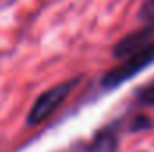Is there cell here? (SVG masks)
<instances>
[{"mask_svg":"<svg viewBox=\"0 0 154 152\" xmlns=\"http://www.w3.org/2000/svg\"><path fill=\"white\" fill-rule=\"evenodd\" d=\"M79 81H81V77H72V79L57 82V84L50 86L48 90H45L43 93H39L38 97H36V100H34V104L31 106L29 113H27L25 123L29 127H36L41 122L48 120L52 114L63 106V102L74 91V88L79 84Z\"/></svg>","mask_w":154,"mask_h":152,"instance_id":"1","label":"cell"},{"mask_svg":"<svg viewBox=\"0 0 154 152\" xmlns=\"http://www.w3.org/2000/svg\"><path fill=\"white\" fill-rule=\"evenodd\" d=\"M154 65V41L149 43L147 47L133 52L131 56L120 59V63L109 68L104 77L100 79V86L102 90L109 91V90H116L118 86H122L124 82H127L129 79L138 75L140 72H143L145 68H149Z\"/></svg>","mask_w":154,"mask_h":152,"instance_id":"2","label":"cell"},{"mask_svg":"<svg viewBox=\"0 0 154 152\" xmlns=\"http://www.w3.org/2000/svg\"><path fill=\"white\" fill-rule=\"evenodd\" d=\"M154 41V22H149L145 27L133 31L129 34H125L122 39L116 41V45L113 47V56L116 59H124L127 56H131L133 52L147 47L149 43Z\"/></svg>","mask_w":154,"mask_h":152,"instance_id":"3","label":"cell"},{"mask_svg":"<svg viewBox=\"0 0 154 152\" xmlns=\"http://www.w3.org/2000/svg\"><path fill=\"white\" fill-rule=\"evenodd\" d=\"M120 131H122V120H115L100 127L93 134V138L88 141L84 152H118Z\"/></svg>","mask_w":154,"mask_h":152,"instance_id":"4","label":"cell"},{"mask_svg":"<svg viewBox=\"0 0 154 152\" xmlns=\"http://www.w3.org/2000/svg\"><path fill=\"white\" fill-rule=\"evenodd\" d=\"M134 104L140 108H154V77L134 91Z\"/></svg>","mask_w":154,"mask_h":152,"instance_id":"5","label":"cell"},{"mask_svg":"<svg viewBox=\"0 0 154 152\" xmlns=\"http://www.w3.org/2000/svg\"><path fill=\"white\" fill-rule=\"evenodd\" d=\"M151 125H152V122H151L145 114H136V116H133V118L129 120V123H127L129 131H133V132L145 131V129H149Z\"/></svg>","mask_w":154,"mask_h":152,"instance_id":"6","label":"cell"},{"mask_svg":"<svg viewBox=\"0 0 154 152\" xmlns=\"http://www.w3.org/2000/svg\"><path fill=\"white\" fill-rule=\"evenodd\" d=\"M140 18L145 22V23H149V22H154V0H145L143 2V5L140 7Z\"/></svg>","mask_w":154,"mask_h":152,"instance_id":"7","label":"cell"}]
</instances>
